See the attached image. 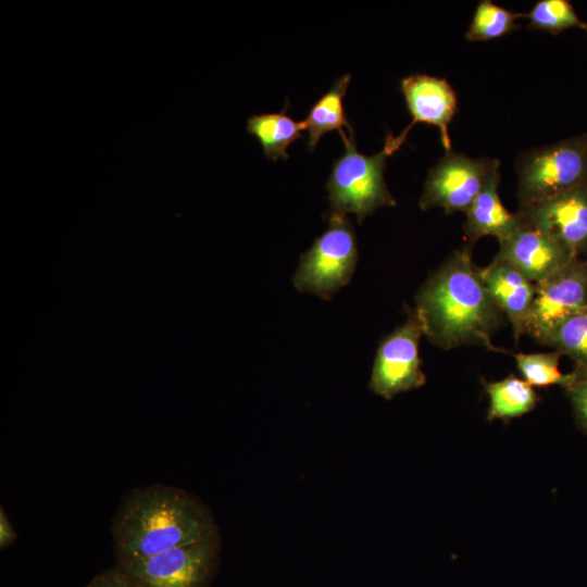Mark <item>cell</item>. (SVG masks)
<instances>
[{
  "instance_id": "obj_1",
  "label": "cell",
  "mask_w": 587,
  "mask_h": 587,
  "mask_svg": "<svg viewBox=\"0 0 587 587\" xmlns=\"http://www.w3.org/2000/svg\"><path fill=\"white\" fill-rule=\"evenodd\" d=\"M471 251V245L457 249L428 276L416 291L414 311L424 336L444 350L476 345L498 352L491 337L502 325L503 314Z\"/></svg>"
},
{
  "instance_id": "obj_2",
  "label": "cell",
  "mask_w": 587,
  "mask_h": 587,
  "mask_svg": "<svg viewBox=\"0 0 587 587\" xmlns=\"http://www.w3.org/2000/svg\"><path fill=\"white\" fill-rule=\"evenodd\" d=\"M116 562L151 557L220 533L212 512L197 496L168 485L126 494L113 516Z\"/></svg>"
},
{
  "instance_id": "obj_3",
  "label": "cell",
  "mask_w": 587,
  "mask_h": 587,
  "mask_svg": "<svg viewBox=\"0 0 587 587\" xmlns=\"http://www.w3.org/2000/svg\"><path fill=\"white\" fill-rule=\"evenodd\" d=\"M344 143L345 150L334 161L326 183L328 215L353 213L362 223L378 208L396 205L384 179L389 154L384 149L373 155L360 153L354 136Z\"/></svg>"
},
{
  "instance_id": "obj_4",
  "label": "cell",
  "mask_w": 587,
  "mask_h": 587,
  "mask_svg": "<svg viewBox=\"0 0 587 587\" xmlns=\"http://www.w3.org/2000/svg\"><path fill=\"white\" fill-rule=\"evenodd\" d=\"M516 173L520 208L587 186V135L523 153Z\"/></svg>"
},
{
  "instance_id": "obj_5",
  "label": "cell",
  "mask_w": 587,
  "mask_h": 587,
  "mask_svg": "<svg viewBox=\"0 0 587 587\" xmlns=\"http://www.w3.org/2000/svg\"><path fill=\"white\" fill-rule=\"evenodd\" d=\"M358 258L351 220L347 215H328L327 229L300 257L292 285L299 292L329 300L350 283Z\"/></svg>"
},
{
  "instance_id": "obj_6",
  "label": "cell",
  "mask_w": 587,
  "mask_h": 587,
  "mask_svg": "<svg viewBox=\"0 0 587 587\" xmlns=\"http://www.w3.org/2000/svg\"><path fill=\"white\" fill-rule=\"evenodd\" d=\"M221 547L218 533L151 557L115 562L114 566L138 587H207L218 566Z\"/></svg>"
},
{
  "instance_id": "obj_7",
  "label": "cell",
  "mask_w": 587,
  "mask_h": 587,
  "mask_svg": "<svg viewBox=\"0 0 587 587\" xmlns=\"http://www.w3.org/2000/svg\"><path fill=\"white\" fill-rule=\"evenodd\" d=\"M422 336V324L410 308L407 320L378 345L369 383L374 394L390 400L426 383L419 350Z\"/></svg>"
},
{
  "instance_id": "obj_8",
  "label": "cell",
  "mask_w": 587,
  "mask_h": 587,
  "mask_svg": "<svg viewBox=\"0 0 587 587\" xmlns=\"http://www.w3.org/2000/svg\"><path fill=\"white\" fill-rule=\"evenodd\" d=\"M499 165L497 159H473L446 151L427 174L420 208H440L446 214L465 213Z\"/></svg>"
},
{
  "instance_id": "obj_9",
  "label": "cell",
  "mask_w": 587,
  "mask_h": 587,
  "mask_svg": "<svg viewBox=\"0 0 587 587\" xmlns=\"http://www.w3.org/2000/svg\"><path fill=\"white\" fill-rule=\"evenodd\" d=\"M587 309V266L576 259L537 283L525 334L540 345L566 320Z\"/></svg>"
},
{
  "instance_id": "obj_10",
  "label": "cell",
  "mask_w": 587,
  "mask_h": 587,
  "mask_svg": "<svg viewBox=\"0 0 587 587\" xmlns=\"http://www.w3.org/2000/svg\"><path fill=\"white\" fill-rule=\"evenodd\" d=\"M400 89L412 121L399 136L388 135L383 149L392 154L404 142L414 124L425 123L439 129L444 148L451 151L448 126L457 111V97L448 82L426 74H412L402 78Z\"/></svg>"
},
{
  "instance_id": "obj_11",
  "label": "cell",
  "mask_w": 587,
  "mask_h": 587,
  "mask_svg": "<svg viewBox=\"0 0 587 587\" xmlns=\"http://www.w3.org/2000/svg\"><path fill=\"white\" fill-rule=\"evenodd\" d=\"M517 213L575 258L587 254V186L520 208Z\"/></svg>"
},
{
  "instance_id": "obj_12",
  "label": "cell",
  "mask_w": 587,
  "mask_h": 587,
  "mask_svg": "<svg viewBox=\"0 0 587 587\" xmlns=\"http://www.w3.org/2000/svg\"><path fill=\"white\" fill-rule=\"evenodd\" d=\"M495 258L513 265L535 284L577 259L559 242L524 222L511 237L499 243Z\"/></svg>"
},
{
  "instance_id": "obj_13",
  "label": "cell",
  "mask_w": 587,
  "mask_h": 587,
  "mask_svg": "<svg viewBox=\"0 0 587 587\" xmlns=\"http://www.w3.org/2000/svg\"><path fill=\"white\" fill-rule=\"evenodd\" d=\"M478 274L492 301L510 322L516 341L525 334V324L535 296L536 284L513 265L494 258Z\"/></svg>"
},
{
  "instance_id": "obj_14",
  "label": "cell",
  "mask_w": 587,
  "mask_h": 587,
  "mask_svg": "<svg viewBox=\"0 0 587 587\" xmlns=\"http://www.w3.org/2000/svg\"><path fill=\"white\" fill-rule=\"evenodd\" d=\"M499 182L497 168L465 212L464 234L471 246L485 236H492L500 243L523 224L520 214L511 213L501 202Z\"/></svg>"
},
{
  "instance_id": "obj_15",
  "label": "cell",
  "mask_w": 587,
  "mask_h": 587,
  "mask_svg": "<svg viewBox=\"0 0 587 587\" xmlns=\"http://www.w3.org/2000/svg\"><path fill=\"white\" fill-rule=\"evenodd\" d=\"M351 75L338 77L333 86L310 109L302 122L303 130L308 132V148L314 150L321 137L332 130H338L342 140L348 139L345 128L351 135L353 129L346 116L344 97L347 92Z\"/></svg>"
},
{
  "instance_id": "obj_16",
  "label": "cell",
  "mask_w": 587,
  "mask_h": 587,
  "mask_svg": "<svg viewBox=\"0 0 587 587\" xmlns=\"http://www.w3.org/2000/svg\"><path fill=\"white\" fill-rule=\"evenodd\" d=\"M302 122L286 114V108L278 113L253 114L247 120V132L260 142L264 154L271 160L288 159L287 148L302 136Z\"/></svg>"
},
{
  "instance_id": "obj_17",
  "label": "cell",
  "mask_w": 587,
  "mask_h": 587,
  "mask_svg": "<svg viewBox=\"0 0 587 587\" xmlns=\"http://www.w3.org/2000/svg\"><path fill=\"white\" fill-rule=\"evenodd\" d=\"M489 397L487 420H511L530 412L539 397L534 387L511 374L498 382H484Z\"/></svg>"
},
{
  "instance_id": "obj_18",
  "label": "cell",
  "mask_w": 587,
  "mask_h": 587,
  "mask_svg": "<svg viewBox=\"0 0 587 587\" xmlns=\"http://www.w3.org/2000/svg\"><path fill=\"white\" fill-rule=\"evenodd\" d=\"M498 352L510 353L516 363V367L523 379L533 387L561 386L566 388L573 380L574 374H564L559 367L561 353L553 350L551 352H509L499 348Z\"/></svg>"
},
{
  "instance_id": "obj_19",
  "label": "cell",
  "mask_w": 587,
  "mask_h": 587,
  "mask_svg": "<svg viewBox=\"0 0 587 587\" xmlns=\"http://www.w3.org/2000/svg\"><path fill=\"white\" fill-rule=\"evenodd\" d=\"M525 13L509 11L490 0L479 1L465 37L470 41H489L519 28L516 20Z\"/></svg>"
},
{
  "instance_id": "obj_20",
  "label": "cell",
  "mask_w": 587,
  "mask_h": 587,
  "mask_svg": "<svg viewBox=\"0 0 587 587\" xmlns=\"http://www.w3.org/2000/svg\"><path fill=\"white\" fill-rule=\"evenodd\" d=\"M545 346L570 357L576 365L587 366V309L563 322Z\"/></svg>"
},
{
  "instance_id": "obj_21",
  "label": "cell",
  "mask_w": 587,
  "mask_h": 587,
  "mask_svg": "<svg viewBox=\"0 0 587 587\" xmlns=\"http://www.w3.org/2000/svg\"><path fill=\"white\" fill-rule=\"evenodd\" d=\"M528 28L559 34L567 28L583 27L573 5L567 0H541L525 13Z\"/></svg>"
},
{
  "instance_id": "obj_22",
  "label": "cell",
  "mask_w": 587,
  "mask_h": 587,
  "mask_svg": "<svg viewBox=\"0 0 587 587\" xmlns=\"http://www.w3.org/2000/svg\"><path fill=\"white\" fill-rule=\"evenodd\" d=\"M573 380L564 388L577 425L587 434V366L576 365Z\"/></svg>"
},
{
  "instance_id": "obj_23",
  "label": "cell",
  "mask_w": 587,
  "mask_h": 587,
  "mask_svg": "<svg viewBox=\"0 0 587 587\" xmlns=\"http://www.w3.org/2000/svg\"><path fill=\"white\" fill-rule=\"evenodd\" d=\"M84 587H138L113 566L93 576Z\"/></svg>"
},
{
  "instance_id": "obj_24",
  "label": "cell",
  "mask_w": 587,
  "mask_h": 587,
  "mask_svg": "<svg viewBox=\"0 0 587 587\" xmlns=\"http://www.w3.org/2000/svg\"><path fill=\"white\" fill-rule=\"evenodd\" d=\"M16 532L7 513L1 508L0 510V548L5 549L12 546L16 540Z\"/></svg>"
},
{
  "instance_id": "obj_25",
  "label": "cell",
  "mask_w": 587,
  "mask_h": 587,
  "mask_svg": "<svg viewBox=\"0 0 587 587\" xmlns=\"http://www.w3.org/2000/svg\"><path fill=\"white\" fill-rule=\"evenodd\" d=\"M585 29V32L587 33V23H583V27Z\"/></svg>"
},
{
  "instance_id": "obj_26",
  "label": "cell",
  "mask_w": 587,
  "mask_h": 587,
  "mask_svg": "<svg viewBox=\"0 0 587 587\" xmlns=\"http://www.w3.org/2000/svg\"><path fill=\"white\" fill-rule=\"evenodd\" d=\"M583 260H584L585 265L587 266V259H583Z\"/></svg>"
}]
</instances>
